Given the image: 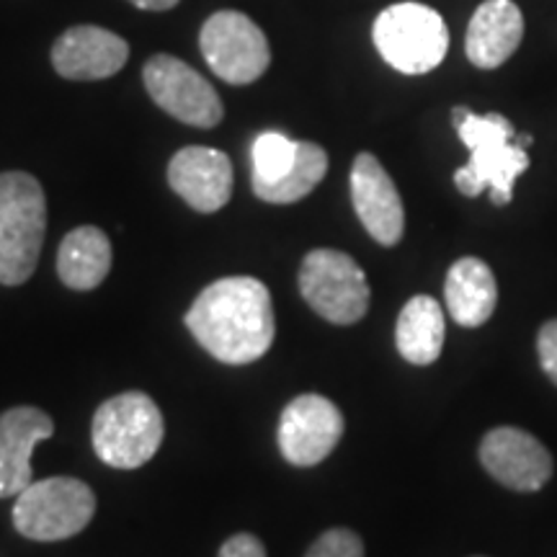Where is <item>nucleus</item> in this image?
<instances>
[{
    "label": "nucleus",
    "instance_id": "17",
    "mask_svg": "<svg viewBox=\"0 0 557 557\" xmlns=\"http://www.w3.org/2000/svg\"><path fill=\"white\" fill-rule=\"evenodd\" d=\"M444 299L451 320L465 329L487 323L498 305V284L491 267L475 256H465L451 263L444 284Z\"/></svg>",
    "mask_w": 557,
    "mask_h": 557
},
{
    "label": "nucleus",
    "instance_id": "23",
    "mask_svg": "<svg viewBox=\"0 0 557 557\" xmlns=\"http://www.w3.org/2000/svg\"><path fill=\"white\" fill-rule=\"evenodd\" d=\"M537 354H540V364L545 369V374L557 385V318L549 320V323H545L540 329Z\"/></svg>",
    "mask_w": 557,
    "mask_h": 557
},
{
    "label": "nucleus",
    "instance_id": "24",
    "mask_svg": "<svg viewBox=\"0 0 557 557\" xmlns=\"http://www.w3.org/2000/svg\"><path fill=\"white\" fill-rule=\"evenodd\" d=\"M218 557H267V549L253 534H235L222 545Z\"/></svg>",
    "mask_w": 557,
    "mask_h": 557
},
{
    "label": "nucleus",
    "instance_id": "10",
    "mask_svg": "<svg viewBox=\"0 0 557 557\" xmlns=\"http://www.w3.org/2000/svg\"><path fill=\"white\" fill-rule=\"evenodd\" d=\"M344 416L323 395H299L278 418V449L295 468H315L338 447Z\"/></svg>",
    "mask_w": 557,
    "mask_h": 557
},
{
    "label": "nucleus",
    "instance_id": "5",
    "mask_svg": "<svg viewBox=\"0 0 557 557\" xmlns=\"http://www.w3.org/2000/svg\"><path fill=\"white\" fill-rule=\"evenodd\" d=\"M372 37L382 60L406 75L431 73L449 50L447 24L423 3L389 5L374 21Z\"/></svg>",
    "mask_w": 557,
    "mask_h": 557
},
{
    "label": "nucleus",
    "instance_id": "21",
    "mask_svg": "<svg viewBox=\"0 0 557 557\" xmlns=\"http://www.w3.org/2000/svg\"><path fill=\"white\" fill-rule=\"evenodd\" d=\"M297 145L282 132H263L253 143V186L271 184L287 173L297 160Z\"/></svg>",
    "mask_w": 557,
    "mask_h": 557
},
{
    "label": "nucleus",
    "instance_id": "14",
    "mask_svg": "<svg viewBox=\"0 0 557 557\" xmlns=\"http://www.w3.org/2000/svg\"><path fill=\"white\" fill-rule=\"evenodd\" d=\"M129 45L101 26H73L52 47V65L67 81H103L127 65Z\"/></svg>",
    "mask_w": 557,
    "mask_h": 557
},
{
    "label": "nucleus",
    "instance_id": "8",
    "mask_svg": "<svg viewBox=\"0 0 557 557\" xmlns=\"http://www.w3.org/2000/svg\"><path fill=\"white\" fill-rule=\"evenodd\" d=\"M199 47L209 70L230 86H248L269 70L267 34L240 11H220L205 21Z\"/></svg>",
    "mask_w": 557,
    "mask_h": 557
},
{
    "label": "nucleus",
    "instance_id": "13",
    "mask_svg": "<svg viewBox=\"0 0 557 557\" xmlns=\"http://www.w3.org/2000/svg\"><path fill=\"white\" fill-rule=\"evenodd\" d=\"M169 184L197 212H220L233 197V163L222 150L189 145L171 158Z\"/></svg>",
    "mask_w": 557,
    "mask_h": 557
},
{
    "label": "nucleus",
    "instance_id": "25",
    "mask_svg": "<svg viewBox=\"0 0 557 557\" xmlns=\"http://www.w3.org/2000/svg\"><path fill=\"white\" fill-rule=\"evenodd\" d=\"M129 3L143 11H171L173 5H178V0H129Z\"/></svg>",
    "mask_w": 557,
    "mask_h": 557
},
{
    "label": "nucleus",
    "instance_id": "15",
    "mask_svg": "<svg viewBox=\"0 0 557 557\" xmlns=\"http://www.w3.org/2000/svg\"><path fill=\"white\" fill-rule=\"evenodd\" d=\"M54 434L45 410L21 406L0 413V498H16L34 483L32 455Z\"/></svg>",
    "mask_w": 557,
    "mask_h": 557
},
{
    "label": "nucleus",
    "instance_id": "4",
    "mask_svg": "<svg viewBox=\"0 0 557 557\" xmlns=\"http://www.w3.org/2000/svg\"><path fill=\"white\" fill-rule=\"evenodd\" d=\"M163 413L150 395L122 393L96 410L90 438L101 462L116 470L148 465L163 444Z\"/></svg>",
    "mask_w": 557,
    "mask_h": 557
},
{
    "label": "nucleus",
    "instance_id": "19",
    "mask_svg": "<svg viewBox=\"0 0 557 557\" xmlns=\"http://www.w3.org/2000/svg\"><path fill=\"white\" fill-rule=\"evenodd\" d=\"M395 346L400 357L416 367H429L442 357L444 310L434 297L418 295L408 299L395 325Z\"/></svg>",
    "mask_w": 557,
    "mask_h": 557
},
{
    "label": "nucleus",
    "instance_id": "7",
    "mask_svg": "<svg viewBox=\"0 0 557 557\" xmlns=\"http://www.w3.org/2000/svg\"><path fill=\"white\" fill-rule=\"evenodd\" d=\"M305 302L336 325H354L369 310V282L357 261L333 248H315L299 267Z\"/></svg>",
    "mask_w": 557,
    "mask_h": 557
},
{
    "label": "nucleus",
    "instance_id": "20",
    "mask_svg": "<svg viewBox=\"0 0 557 557\" xmlns=\"http://www.w3.org/2000/svg\"><path fill=\"white\" fill-rule=\"evenodd\" d=\"M329 173V156L315 143H299L295 165L271 184H256L253 194L269 205H295L315 189Z\"/></svg>",
    "mask_w": 557,
    "mask_h": 557
},
{
    "label": "nucleus",
    "instance_id": "1",
    "mask_svg": "<svg viewBox=\"0 0 557 557\" xmlns=\"http://www.w3.org/2000/svg\"><path fill=\"white\" fill-rule=\"evenodd\" d=\"M186 329L222 364H250L269 351L276 336L271 292L253 276L220 278L194 299Z\"/></svg>",
    "mask_w": 557,
    "mask_h": 557
},
{
    "label": "nucleus",
    "instance_id": "6",
    "mask_svg": "<svg viewBox=\"0 0 557 557\" xmlns=\"http://www.w3.org/2000/svg\"><path fill=\"white\" fill-rule=\"evenodd\" d=\"M96 513L94 491L78 478L37 480L18 493L13 504V527L34 542L75 537Z\"/></svg>",
    "mask_w": 557,
    "mask_h": 557
},
{
    "label": "nucleus",
    "instance_id": "11",
    "mask_svg": "<svg viewBox=\"0 0 557 557\" xmlns=\"http://www.w3.org/2000/svg\"><path fill=\"white\" fill-rule=\"evenodd\" d=\"M480 462L487 475L517 493H534L553 478L555 462L545 444L529 431L500 426L480 442Z\"/></svg>",
    "mask_w": 557,
    "mask_h": 557
},
{
    "label": "nucleus",
    "instance_id": "18",
    "mask_svg": "<svg viewBox=\"0 0 557 557\" xmlns=\"http://www.w3.org/2000/svg\"><path fill=\"white\" fill-rule=\"evenodd\" d=\"M111 271V240L101 227L83 225L65 235L58 250V274L70 289H96Z\"/></svg>",
    "mask_w": 557,
    "mask_h": 557
},
{
    "label": "nucleus",
    "instance_id": "2",
    "mask_svg": "<svg viewBox=\"0 0 557 557\" xmlns=\"http://www.w3.org/2000/svg\"><path fill=\"white\" fill-rule=\"evenodd\" d=\"M457 135L470 150V163L455 173V186L465 197L491 191L496 207L513 199V184L529 169L527 148L517 143V127L504 114H472L468 107L451 111Z\"/></svg>",
    "mask_w": 557,
    "mask_h": 557
},
{
    "label": "nucleus",
    "instance_id": "22",
    "mask_svg": "<svg viewBox=\"0 0 557 557\" xmlns=\"http://www.w3.org/2000/svg\"><path fill=\"white\" fill-rule=\"evenodd\" d=\"M308 557H364V542L351 529H329L312 542Z\"/></svg>",
    "mask_w": 557,
    "mask_h": 557
},
{
    "label": "nucleus",
    "instance_id": "16",
    "mask_svg": "<svg viewBox=\"0 0 557 557\" xmlns=\"http://www.w3.org/2000/svg\"><path fill=\"white\" fill-rule=\"evenodd\" d=\"M524 37V16L513 0H485L472 13L465 39L468 60L480 70H496L519 50Z\"/></svg>",
    "mask_w": 557,
    "mask_h": 557
},
{
    "label": "nucleus",
    "instance_id": "3",
    "mask_svg": "<svg viewBox=\"0 0 557 557\" xmlns=\"http://www.w3.org/2000/svg\"><path fill=\"white\" fill-rule=\"evenodd\" d=\"M47 233V197L32 173H0V284L29 282Z\"/></svg>",
    "mask_w": 557,
    "mask_h": 557
},
{
    "label": "nucleus",
    "instance_id": "12",
    "mask_svg": "<svg viewBox=\"0 0 557 557\" xmlns=\"http://www.w3.org/2000/svg\"><path fill=\"white\" fill-rule=\"evenodd\" d=\"M351 201L361 225L380 246H398L406 230V209L398 186L372 152H359L354 160Z\"/></svg>",
    "mask_w": 557,
    "mask_h": 557
},
{
    "label": "nucleus",
    "instance_id": "9",
    "mask_svg": "<svg viewBox=\"0 0 557 557\" xmlns=\"http://www.w3.org/2000/svg\"><path fill=\"white\" fill-rule=\"evenodd\" d=\"M143 81L150 99L173 120L209 129L218 127L225 116V109H222L212 83L186 65L184 60L171 58V54H156L145 62Z\"/></svg>",
    "mask_w": 557,
    "mask_h": 557
}]
</instances>
